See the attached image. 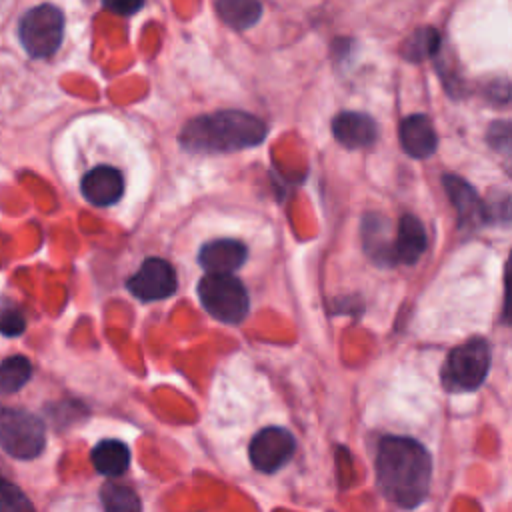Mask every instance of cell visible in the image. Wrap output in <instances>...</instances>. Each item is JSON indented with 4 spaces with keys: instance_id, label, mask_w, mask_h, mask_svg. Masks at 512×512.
<instances>
[{
    "instance_id": "cell-1",
    "label": "cell",
    "mask_w": 512,
    "mask_h": 512,
    "mask_svg": "<svg viewBox=\"0 0 512 512\" xmlns=\"http://www.w3.org/2000/svg\"><path fill=\"white\" fill-rule=\"evenodd\" d=\"M432 458L408 436H384L376 450V482L382 496L400 506L416 508L430 492Z\"/></svg>"
},
{
    "instance_id": "cell-2",
    "label": "cell",
    "mask_w": 512,
    "mask_h": 512,
    "mask_svg": "<svg viewBox=\"0 0 512 512\" xmlns=\"http://www.w3.org/2000/svg\"><path fill=\"white\" fill-rule=\"evenodd\" d=\"M266 124L244 110H218L190 118L178 142L194 154H224L254 148L266 138Z\"/></svg>"
},
{
    "instance_id": "cell-3",
    "label": "cell",
    "mask_w": 512,
    "mask_h": 512,
    "mask_svg": "<svg viewBox=\"0 0 512 512\" xmlns=\"http://www.w3.org/2000/svg\"><path fill=\"white\" fill-rule=\"evenodd\" d=\"M490 344L486 338H470L452 348L442 368V384L450 392L476 390L490 370Z\"/></svg>"
},
{
    "instance_id": "cell-4",
    "label": "cell",
    "mask_w": 512,
    "mask_h": 512,
    "mask_svg": "<svg viewBox=\"0 0 512 512\" xmlns=\"http://www.w3.org/2000/svg\"><path fill=\"white\" fill-rule=\"evenodd\" d=\"M198 298L212 318L226 324L242 322L250 308L248 292L234 274L206 272L198 282Z\"/></svg>"
},
{
    "instance_id": "cell-5",
    "label": "cell",
    "mask_w": 512,
    "mask_h": 512,
    "mask_svg": "<svg viewBox=\"0 0 512 512\" xmlns=\"http://www.w3.org/2000/svg\"><path fill=\"white\" fill-rule=\"evenodd\" d=\"M18 38L32 58L52 56L64 38V14L54 4H38L18 22Z\"/></svg>"
},
{
    "instance_id": "cell-6",
    "label": "cell",
    "mask_w": 512,
    "mask_h": 512,
    "mask_svg": "<svg viewBox=\"0 0 512 512\" xmlns=\"http://www.w3.org/2000/svg\"><path fill=\"white\" fill-rule=\"evenodd\" d=\"M46 430L38 416L0 404V448L18 458L32 460L44 450Z\"/></svg>"
},
{
    "instance_id": "cell-7",
    "label": "cell",
    "mask_w": 512,
    "mask_h": 512,
    "mask_svg": "<svg viewBox=\"0 0 512 512\" xmlns=\"http://www.w3.org/2000/svg\"><path fill=\"white\" fill-rule=\"evenodd\" d=\"M294 450H296L294 436L286 428L270 426L260 430L252 438L248 446V456L252 466L258 472L272 474L292 458Z\"/></svg>"
},
{
    "instance_id": "cell-8",
    "label": "cell",
    "mask_w": 512,
    "mask_h": 512,
    "mask_svg": "<svg viewBox=\"0 0 512 512\" xmlns=\"http://www.w3.org/2000/svg\"><path fill=\"white\" fill-rule=\"evenodd\" d=\"M176 270L164 258H146L142 266L128 278V290L144 302L164 300L176 292Z\"/></svg>"
},
{
    "instance_id": "cell-9",
    "label": "cell",
    "mask_w": 512,
    "mask_h": 512,
    "mask_svg": "<svg viewBox=\"0 0 512 512\" xmlns=\"http://www.w3.org/2000/svg\"><path fill=\"white\" fill-rule=\"evenodd\" d=\"M82 196L94 206H112L124 194V176L114 166H94L90 168L80 182Z\"/></svg>"
},
{
    "instance_id": "cell-10",
    "label": "cell",
    "mask_w": 512,
    "mask_h": 512,
    "mask_svg": "<svg viewBox=\"0 0 512 512\" xmlns=\"http://www.w3.org/2000/svg\"><path fill=\"white\" fill-rule=\"evenodd\" d=\"M444 190L452 202V206L458 212L460 226L472 228L480 224H488V212H486V202L480 200L476 190L456 174H444L442 176Z\"/></svg>"
},
{
    "instance_id": "cell-11",
    "label": "cell",
    "mask_w": 512,
    "mask_h": 512,
    "mask_svg": "<svg viewBox=\"0 0 512 512\" xmlns=\"http://www.w3.org/2000/svg\"><path fill=\"white\" fill-rule=\"evenodd\" d=\"M248 256L246 246L240 240L232 238H220L206 242L200 248L198 262L206 272H216V274H232L238 270Z\"/></svg>"
},
{
    "instance_id": "cell-12",
    "label": "cell",
    "mask_w": 512,
    "mask_h": 512,
    "mask_svg": "<svg viewBox=\"0 0 512 512\" xmlns=\"http://www.w3.org/2000/svg\"><path fill=\"white\" fill-rule=\"evenodd\" d=\"M332 134L344 148L356 150L370 146L378 136V128L368 114L344 110L332 120Z\"/></svg>"
},
{
    "instance_id": "cell-13",
    "label": "cell",
    "mask_w": 512,
    "mask_h": 512,
    "mask_svg": "<svg viewBox=\"0 0 512 512\" xmlns=\"http://www.w3.org/2000/svg\"><path fill=\"white\" fill-rule=\"evenodd\" d=\"M398 138L404 152L412 158H428L434 154L438 136L428 116L412 114L406 116L398 126Z\"/></svg>"
},
{
    "instance_id": "cell-14",
    "label": "cell",
    "mask_w": 512,
    "mask_h": 512,
    "mask_svg": "<svg viewBox=\"0 0 512 512\" xmlns=\"http://www.w3.org/2000/svg\"><path fill=\"white\" fill-rule=\"evenodd\" d=\"M428 248V234L424 224L412 216L404 214L398 222L394 238V258L396 264H416Z\"/></svg>"
},
{
    "instance_id": "cell-15",
    "label": "cell",
    "mask_w": 512,
    "mask_h": 512,
    "mask_svg": "<svg viewBox=\"0 0 512 512\" xmlns=\"http://www.w3.org/2000/svg\"><path fill=\"white\" fill-rule=\"evenodd\" d=\"M388 222L378 214H366L362 220V244L366 254L378 266H394V240L386 234Z\"/></svg>"
},
{
    "instance_id": "cell-16",
    "label": "cell",
    "mask_w": 512,
    "mask_h": 512,
    "mask_svg": "<svg viewBox=\"0 0 512 512\" xmlns=\"http://www.w3.org/2000/svg\"><path fill=\"white\" fill-rule=\"evenodd\" d=\"M92 464L104 476H120L130 466V450L122 440H102L92 450Z\"/></svg>"
},
{
    "instance_id": "cell-17",
    "label": "cell",
    "mask_w": 512,
    "mask_h": 512,
    "mask_svg": "<svg viewBox=\"0 0 512 512\" xmlns=\"http://www.w3.org/2000/svg\"><path fill=\"white\" fill-rule=\"evenodd\" d=\"M216 14L234 30L252 28L262 16L260 0H216Z\"/></svg>"
},
{
    "instance_id": "cell-18",
    "label": "cell",
    "mask_w": 512,
    "mask_h": 512,
    "mask_svg": "<svg viewBox=\"0 0 512 512\" xmlns=\"http://www.w3.org/2000/svg\"><path fill=\"white\" fill-rule=\"evenodd\" d=\"M438 48H440V34L430 26H422V28H416L404 40V44L400 46V52L410 62H422L434 56Z\"/></svg>"
},
{
    "instance_id": "cell-19",
    "label": "cell",
    "mask_w": 512,
    "mask_h": 512,
    "mask_svg": "<svg viewBox=\"0 0 512 512\" xmlns=\"http://www.w3.org/2000/svg\"><path fill=\"white\" fill-rule=\"evenodd\" d=\"M32 376V364L26 356H10L0 362V394H14Z\"/></svg>"
},
{
    "instance_id": "cell-20",
    "label": "cell",
    "mask_w": 512,
    "mask_h": 512,
    "mask_svg": "<svg viewBox=\"0 0 512 512\" xmlns=\"http://www.w3.org/2000/svg\"><path fill=\"white\" fill-rule=\"evenodd\" d=\"M100 500L104 512H142L138 494L128 486L106 482L100 490Z\"/></svg>"
},
{
    "instance_id": "cell-21",
    "label": "cell",
    "mask_w": 512,
    "mask_h": 512,
    "mask_svg": "<svg viewBox=\"0 0 512 512\" xmlns=\"http://www.w3.org/2000/svg\"><path fill=\"white\" fill-rule=\"evenodd\" d=\"M0 512H36L28 496L10 480L0 476Z\"/></svg>"
},
{
    "instance_id": "cell-22",
    "label": "cell",
    "mask_w": 512,
    "mask_h": 512,
    "mask_svg": "<svg viewBox=\"0 0 512 512\" xmlns=\"http://www.w3.org/2000/svg\"><path fill=\"white\" fill-rule=\"evenodd\" d=\"M488 144L494 150L510 152L512 150V122L510 120L492 122L488 128Z\"/></svg>"
},
{
    "instance_id": "cell-23",
    "label": "cell",
    "mask_w": 512,
    "mask_h": 512,
    "mask_svg": "<svg viewBox=\"0 0 512 512\" xmlns=\"http://www.w3.org/2000/svg\"><path fill=\"white\" fill-rule=\"evenodd\" d=\"M26 328V320L16 308L0 310V334L4 336H18Z\"/></svg>"
},
{
    "instance_id": "cell-24",
    "label": "cell",
    "mask_w": 512,
    "mask_h": 512,
    "mask_svg": "<svg viewBox=\"0 0 512 512\" xmlns=\"http://www.w3.org/2000/svg\"><path fill=\"white\" fill-rule=\"evenodd\" d=\"M502 320L512 326V252L508 254L506 268H504V308Z\"/></svg>"
},
{
    "instance_id": "cell-25",
    "label": "cell",
    "mask_w": 512,
    "mask_h": 512,
    "mask_svg": "<svg viewBox=\"0 0 512 512\" xmlns=\"http://www.w3.org/2000/svg\"><path fill=\"white\" fill-rule=\"evenodd\" d=\"M102 6L114 14L132 16L144 6V0H102Z\"/></svg>"
},
{
    "instance_id": "cell-26",
    "label": "cell",
    "mask_w": 512,
    "mask_h": 512,
    "mask_svg": "<svg viewBox=\"0 0 512 512\" xmlns=\"http://www.w3.org/2000/svg\"><path fill=\"white\" fill-rule=\"evenodd\" d=\"M506 170H508V174H510V176H512V162H510V164H508V166H506Z\"/></svg>"
}]
</instances>
